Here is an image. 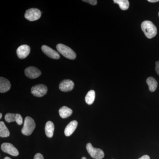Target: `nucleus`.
Instances as JSON below:
<instances>
[{
	"mask_svg": "<svg viewBox=\"0 0 159 159\" xmlns=\"http://www.w3.org/2000/svg\"><path fill=\"white\" fill-rule=\"evenodd\" d=\"M158 15H159V12Z\"/></svg>",
	"mask_w": 159,
	"mask_h": 159,
	"instance_id": "30",
	"label": "nucleus"
},
{
	"mask_svg": "<svg viewBox=\"0 0 159 159\" xmlns=\"http://www.w3.org/2000/svg\"><path fill=\"white\" fill-rule=\"evenodd\" d=\"M34 159H44V157L41 154L37 153L34 156Z\"/></svg>",
	"mask_w": 159,
	"mask_h": 159,
	"instance_id": "23",
	"label": "nucleus"
},
{
	"mask_svg": "<svg viewBox=\"0 0 159 159\" xmlns=\"http://www.w3.org/2000/svg\"><path fill=\"white\" fill-rule=\"evenodd\" d=\"M11 88V84L9 80L3 77H0V92L5 93Z\"/></svg>",
	"mask_w": 159,
	"mask_h": 159,
	"instance_id": "13",
	"label": "nucleus"
},
{
	"mask_svg": "<svg viewBox=\"0 0 159 159\" xmlns=\"http://www.w3.org/2000/svg\"><path fill=\"white\" fill-rule=\"evenodd\" d=\"M86 149L88 153L93 158L102 159L104 157V153L103 151L100 148H94L90 143L87 144Z\"/></svg>",
	"mask_w": 159,
	"mask_h": 159,
	"instance_id": "4",
	"label": "nucleus"
},
{
	"mask_svg": "<svg viewBox=\"0 0 159 159\" xmlns=\"http://www.w3.org/2000/svg\"><path fill=\"white\" fill-rule=\"evenodd\" d=\"M114 3L118 4L120 9L122 10H126L129 7V3L128 0H114Z\"/></svg>",
	"mask_w": 159,
	"mask_h": 159,
	"instance_id": "19",
	"label": "nucleus"
},
{
	"mask_svg": "<svg viewBox=\"0 0 159 159\" xmlns=\"http://www.w3.org/2000/svg\"><path fill=\"white\" fill-rule=\"evenodd\" d=\"M4 159H11L10 158V157H6Z\"/></svg>",
	"mask_w": 159,
	"mask_h": 159,
	"instance_id": "27",
	"label": "nucleus"
},
{
	"mask_svg": "<svg viewBox=\"0 0 159 159\" xmlns=\"http://www.w3.org/2000/svg\"><path fill=\"white\" fill-rule=\"evenodd\" d=\"M16 122L18 125H21L23 124V118L20 115L16 114Z\"/></svg>",
	"mask_w": 159,
	"mask_h": 159,
	"instance_id": "21",
	"label": "nucleus"
},
{
	"mask_svg": "<svg viewBox=\"0 0 159 159\" xmlns=\"http://www.w3.org/2000/svg\"><path fill=\"white\" fill-rule=\"evenodd\" d=\"M43 52L48 57L54 59H59L60 56L58 52L53 50L48 46L43 45L41 48Z\"/></svg>",
	"mask_w": 159,
	"mask_h": 159,
	"instance_id": "10",
	"label": "nucleus"
},
{
	"mask_svg": "<svg viewBox=\"0 0 159 159\" xmlns=\"http://www.w3.org/2000/svg\"><path fill=\"white\" fill-rule=\"evenodd\" d=\"M139 159H150V157L148 156V155H145L143 156L140 157V158Z\"/></svg>",
	"mask_w": 159,
	"mask_h": 159,
	"instance_id": "25",
	"label": "nucleus"
},
{
	"mask_svg": "<svg viewBox=\"0 0 159 159\" xmlns=\"http://www.w3.org/2000/svg\"><path fill=\"white\" fill-rule=\"evenodd\" d=\"M148 1L149 2L154 3L159 2V0H148Z\"/></svg>",
	"mask_w": 159,
	"mask_h": 159,
	"instance_id": "26",
	"label": "nucleus"
},
{
	"mask_svg": "<svg viewBox=\"0 0 159 159\" xmlns=\"http://www.w3.org/2000/svg\"><path fill=\"white\" fill-rule=\"evenodd\" d=\"M1 149L4 152H6L12 156L16 157L18 155L19 152L17 148L9 143H4L1 145Z\"/></svg>",
	"mask_w": 159,
	"mask_h": 159,
	"instance_id": "7",
	"label": "nucleus"
},
{
	"mask_svg": "<svg viewBox=\"0 0 159 159\" xmlns=\"http://www.w3.org/2000/svg\"><path fill=\"white\" fill-rule=\"evenodd\" d=\"M41 12L39 9L31 8L26 11L25 17L30 21L37 20L41 16Z\"/></svg>",
	"mask_w": 159,
	"mask_h": 159,
	"instance_id": "5",
	"label": "nucleus"
},
{
	"mask_svg": "<svg viewBox=\"0 0 159 159\" xmlns=\"http://www.w3.org/2000/svg\"><path fill=\"white\" fill-rule=\"evenodd\" d=\"M74 87V84L70 80L67 79L62 80L60 83L59 89L62 92H70L73 89Z\"/></svg>",
	"mask_w": 159,
	"mask_h": 159,
	"instance_id": "11",
	"label": "nucleus"
},
{
	"mask_svg": "<svg viewBox=\"0 0 159 159\" xmlns=\"http://www.w3.org/2000/svg\"><path fill=\"white\" fill-rule=\"evenodd\" d=\"M73 113V111L67 107L63 106L60 109L59 114L60 116L62 119L68 118Z\"/></svg>",
	"mask_w": 159,
	"mask_h": 159,
	"instance_id": "15",
	"label": "nucleus"
},
{
	"mask_svg": "<svg viewBox=\"0 0 159 159\" xmlns=\"http://www.w3.org/2000/svg\"><path fill=\"white\" fill-rule=\"evenodd\" d=\"M16 114L13 113H7L5 116V120L7 122H13L16 121Z\"/></svg>",
	"mask_w": 159,
	"mask_h": 159,
	"instance_id": "20",
	"label": "nucleus"
},
{
	"mask_svg": "<svg viewBox=\"0 0 159 159\" xmlns=\"http://www.w3.org/2000/svg\"><path fill=\"white\" fill-rule=\"evenodd\" d=\"M83 1L84 2L88 3L89 4L93 5V6H95V5H97V0H84V1Z\"/></svg>",
	"mask_w": 159,
	"mask_h": 159,
	"instance_id": "22",
	"label": "nucleus"
},
{
	"mask_svg": "<svg viewBox=\"0 0 159 159\" xmlns=\"http://www.w3.org/2000/svg\"><path fill=\"white\" fill-rule=\"evenodd\" d=\"M2 113H0V119H2Z\"/></svg>",
	"mask_w": 159,
	"mask_h": 159,
	"instance_id": "28",
	"label": "nucleus"
},
{
	"mask_svg": "<svg viewBox=\"0 0 159 159\" xmlns=\"http://www.w3.org/2000/svg\"><path fill=\"white\" fill-rule=\"evenodd\" d=\"M95 92L94 90L89 91L85 98V102L89 105H91L93 103L95 99Z\"/></svg>",
	"mask_w": 159,
	"mask_h": 159,
	"instance_id": "18",
	"label": "nucleus"
},
{
	"mask_svg": "<svg viewBox=\"0 0 159 159\" xmlns=\"http://www.w3.org/2000/svg\"><path fill=\"white\" fill-rule=\"evenodd\" d=\"M77 125L78 122L76 120H74L70 122L66 126L65 129V134L66 136L69 137L71 136L77 128Z\"/></svg>",
	"mask_w": 159,
	"mask_h": 159,
	"instance_id": "12",
	"label": "nucleus"
},
{
	"mask_svg": "<svg viewBox=\"0 0 159 159\" xmlns=\"http://www.w3.org/2000/svg\"><path fill=\"white\" fill-rule=\"evenodd\" d=\"M81 159H87L85 157H83Z\"/></svg>",
	"mask_w": 159,
	"mask_h": 159,
	"instance_id": "29",
	"label": "nucleus"
},
{
	"mask_svg": "<svg viewBox=\"0 0 159 159\" xmlns=\"http://www.w3.org/2000/svg\"><path fill=\"white\" fill-rule=\"evenodd\" d=\"M141 28L145 36L148 39H152L157 35V29L156 26L149 20H145L142 23Z\"/></svg>",
	"mask_w": 159,
	"mask_h": 159,
	"instance_id": "1",
	"label": "nucleus"
},
{
	"mask_svg": "<svg viewBox=\"0 0 159 159\" xmlns=\"http://www.w3.org/2000/svg\"><path fill=\"white\" fill-rule=\"evenodd\" d=\"M31 51V48L27 45H23L20 46L16 50V54L20 59H25L28 57Z\"/></svg>",
	"mask_w": 159,
	"mask_h": 159,
	"instance_id": "8",
	"label": "nucleus"
},
{
	"mask_svg": "<svg viewBox=\"0 0 159 159\" xmlns=\"http://www.w3.org/2000/svg\"><path fill=\"white\" fill-rule=\"evenodd\" d=\"M54 125L51 121H48L46 124L45 130L46 135L49 138H52L54 135Z\"/></svg>",
	"mask_w": 159,
	"mask_h": 159,
	"instance_id": "14",
	"label": "nucleus"
},
{
	"mask_svg": "<svg viewBox=\"0 0 159 159\" xmlns=\"http://www.w3.org/2000/svg\"><path fill=\"white\" fill-rule=\"evenodd\" d=\"M25 74L27 77L31 79H35L39 77L41 74V71L37 68L30 66L25 70Z\"/></svg>",
	"mask_w": 159,
	"mask_h": 159,
	"instance_id": "9",
	"label": "nucleus"
},
{
	"mask_svg": "<svg viewBox=\"0 0 159 159\" xmlns=\"http://www.w3.org/2000/svg\"><path fill=\"white\" fill-rule=\"evenodd\" d=\"M10 135V132L8 128L3 122H0V137L2 138H6Z\"/></svg>",
	"mask_w": 159,
	"mask_h": 159,
	"instance_id": "17",
	"label": "nucleus"
},
{
	"mask_svg": "<svg viewBox=\"0 0 159 159\" xmlns=\"http://www.w3.org/2000/svg\"><path fill=\"white\" fill-rule=\"evenodd\" d=\"M155 70L157 74L159 75V61H157L156 62Z\"/></svg>",
	"mask_w": 159,
	"mask_h": 159,
	"instance_id": "24",
	"label": "nucleus"
},
{
	"mask_svg": "<svg viewBox=\"0 0 159 159\" xmlns=\"http://www.w3.org/2000/svg\"><path fill=\"white\" fill-rule=\"evenodd\" d=\"M56 48L59 53L68 59L74 60L77 57L75 52L65 45L61 43L58 44L56 46Z\"/></svg>",
	"mask_w": 159,
	"mask_h": 159,
	"instance_id": "2",
	"label": "nucleus"
},
{
	"mask_svg": "<svg viewBox=\"0 0 159 159\" xmlns=\"http://www.w3.org/2000/svg\"><path fill=\"white\" fill-rule=\"evenodd\" d=\"M146 82L148 84V88L150 92H154L157 89L158 84L157 82L153 77H148L146 80Z\"/></svg>",
	"mask_w": 159,
	"mask_h": 159,
	"instance_id": "16",
	"label": "nucleus"
},
{
	"mask_svg": "<svg viewBox=\"0 0 159 159\" xmlns=\"http://www.w3.org/2000/svg\"><path fill=\"white\" fill-rule=\"evenodd\" d=\"M35 127V123L34 120L31 117H26L24 121V126L22 129V133L25 135H30Z\"/></svg>",
	"mask_w": 159,
	"mask_h": 159,
	"instance_id": "3",
	"label": "nucleus"
},
{
	"mask_svg": "<svg viewBox=\"0 0 159 159\" xmlns=\"http://www.w3.org/2000/svg\"><path fill=\"white\" fill-rule=\"evenodd\" d=\"M48 89L44 84H37L32 87L31 89V93L34 97H43L48 93Z\"/></svg>",
	"mask_w": 159,
	"mask_h": 159,
	"instance_id": "6",
	"label": "nucleus"
}]
</instances>
